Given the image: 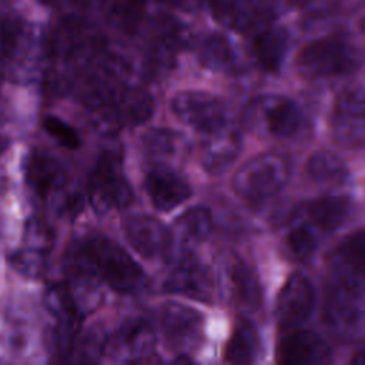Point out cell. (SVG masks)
Instances as JSON below:
<instances>
[{
  "instance_id": "4316f807",
  "label": "cell",
  "mask_w": 365,
  "mask_h": 365,
  "mask_svg": "<svg viewBox=\"0 0 365 365\" xmlns=\"http://www.w3.org/2000/svg\"><path fill=\"white\" fill-rule=\"evenodd\" d=\"M307 173L319 184L342 182L348 175L344 160L329 150H318L307 161Z\"/></svg>"
},
{
  "instance_id": "d4e9b609",
  "label": "cell",
  "mask_w": 365,
  "mask_h": 365,
  "mask_svg": "<svg viewBox=\"0 0 365 365\" xmlns=\"http://www.w3.org/2000/svg\"><path fill=\"white\" fill-rule=\"evenodd\" d=\"M258 334L254 325L241 318L237 321L231 336L225 345L224 356L231 364H250L258 354Z\"/></svg>"
},
{
  "instance_id": "ba28073f",
  "label": "cell",
  "mask_w": 365,
  "mask_h": 365,
  "mask_svg": "<svg viewBox=\"0 0 365 365\" xmlns=\"http://www.w3.org/2000/svg\"><path fill=\"white\" fill-rule=\"evenodd\" d=\"M247 124L259 134L288 138L302 125V111L292 100L282 96L254 98L245 111Z\"/></svg>"
},
{
  "instance_id": "836d02e7",
  "label": "cell",
  "mask_w": 365,
  "mask_h": 365,
  "mask_svg": "<svg viewBox=\"0 0 365 365\" xmlns=\"http://www.w3.org/2000/svg\"><path fill=\"white\" fill-rule=\"evenodd\" d=\"M354 364H359V365H365V351L358 352L354 358H352Z\"/></svg>"
},
{
  "instance_id": "52a82bcc",
  "label": "cell",
  "mask_w": 365,
  "mask_h": 365,
  "mask_svg": "<svg viewBox=\"0 0 365 365\" xmlns=\"http://www.w3.org/2000/svg\"><path fill=\"white\" fill-rule=\"evenodd\" d=\"M331 134L335 143L348 150L365 145V80L342 88L331 114Z\"/></svg>"
},
{
  "instance_id": "e575fe53",
  "label": "cell",
  "mask_w": 365,
  "mask_h": 365,
  "mask_svg": "<svg viewBox=\"0 0 365 365\" xmlns=\"http://www.w3.org/2000/svg\"><path fill=\"white\" fill-rule=\"evenodd\" d=\"M7 145H9L7 140H6L4 137H1V135H0V155L7 150Z\"/></svg>"
},
{
  "instance_id": "5bb4252c",
  "label": "cell",
  "mask_w": 365,
  "mask_h": 365,
  "mask_svg": "<svg viewBox=\"0 0 365 365\" xmlns=\"http://www.w3.org/2000/svg\"><path fill=\"white\" fill-rule=\"evenodd\" d=\"M160 321L164 339L174 351L194 348L201 339L204 318L191 307L178 302H167L161 308Z\"/></svg>"
},
{
  "instance_id": "3957f363",
  "label": "cell",
  "mask_w": 365,
  "mask_h": 365,
  "mask_svg": "<svg viewBox=\"0 0 365 365\" xmlns=\"http://www.w3.org/2000/svg\"><path fill=\"white\" fill-rule=\"evenodd\" d=\"M362 64L361 51L339 38H319L308 43L297 56L298 73L309 80L346 76Z\"/></svg>"
},
{
  "instance_id": "7a4b0ae2",
  "label": "cell",
  "mask_w": 365,
  "mask_h": 365,
  "mask_svg": "<svg viewBox=\"0 0 365 365\" xmlns=\"http://www.w3.org/2000/svg\"><path fill=\"white\" fill-rule=\"evenodd\" d=\"M291 164L281 153H262L245 161L234 174L232 188L247 201L259 202L281 191L289 180Z\"/></svg>"
},
{
  "instance_id": "f546056e",
  "label": "cell",
  "mask_w": 365,
  "mask_h": 365,
  "mask_svg": "<svg viewBox=\"0 0 365 365\" xmlns=\"http://www.w3.org/2000/svg\"><path fill=\"white\" fill-rule=\"evenodd\" d=\"M175 227L184 241H202L212 231V215L205 207H192L177 221Z\"/></svg>"
},
{
  "instance_id": "cb8c5ba5",
  "label": "cell",
  "mask_w": 365,
  "mask_h": 365,
  "mask_svg": "<svg viewBox=\"0 0 365 365\" xmlns=\"http://www.w3.org/2000/svg\"><path fill=\"white\" fill-rule=\"evenodd\" d=\"M349 212L351 202L345 197L327 195L308 204L307 220L322 231H332L346 221Z\"/></svg>"
},
{
  "instance_id": "4fadbf2b",
  "label": "cell",
  "mask_w": 365,
  "mask_h": 365,
  "mask_svg": "<svg viewBox=\"0 0 365 365\" xmlns=\"http://www.w3.org/2000/svg\"><path fill=\"white\" fill-rule=\"evenodd\" d=\"M315 307V291L309 279L301 272L291 274L278 292L275 318L278 324L291 329L301 325Z\"/></svg>"
},
{
  "instance_id": "44dd1931",
  "label": "cell",
  "mask_w": 365,
  "mask_h": 365,
  "mask_svg": "<svg viewBox=\"0 0 365 365\" xmlns=\"http://www.w3.org/2000/svg\"><path fill=\"white\" fill-rule=\"evenodd\" d=\"M288 50V36L282 29L264 27L252 40V54L257 63L267 71H277Z\"/></svg>"
},
{
  "instance_id": "d6a6232c",
  "label": "cell",
  "mask_w": 365,
  "mask_h": 365,
  "mask_svg": "<svg viewBox=\"0 0 365 365\" xmlns=\"http://www.w3.org/2000/svg\"><path fill=\"white\" fill-rule=\"evenodd\" d=\"M44 128L53 138H56L61 145L67 148L74 150L80 145V137L77 131L70 124L57 117H47L44 120Z\"/></svg>"
},
{
  "instance_id": "d6986e66",
  "label": "cell",
  "mask_w": 365,
  "mask_h": 365,
  "mask_svg": "<svg viewBox=\"0 0 365 365\" xmlns=\"http://www.w3.org/2000/svg\"><path fill=\"white\" fill-rule=\"evenodd\" d=\"M27 182L30 188L40 197L47 198L61 190L67 182V171L64 165L53 155L34 153L27 160Z\"/></svg>"
},
{
  "instance_id": "e0dca14e",
  "label": "cell",
  "mask_w": 365,
  "mask_h": 365,
  "mask_svg": "<svg viewBox=\"0 0 365 365\" xmlns=\"http://www.w3.org/2000/svg\"><path fill=\"white\" fill-rule=\"evenodd\" d=\"M241 150L240 131L228 124L202 134L200 144V158L208 173L217 174L227 170L238 157Z\"/></svg>"
},
{
  "instance_id": "7402d4cb",
  "label": "cell",
  "mask_w": 365,
  "mask_h": 365,
  "mask_svg": "<svg viewBox=\"0 0 365 365\" xmlns=\"http://www.w3.org/2000/svg\"><path fill=\"white\" fill-rule=\"evenodd\" d=\"M331 262L336 274L365 278V230L346 235L335 247Z\"/></svg>"
},
{
  "instance_id": "484cf974",
  "label": "cell",
  "mask_w": 365,
  "mask_h": 365,
  "mask_svg": "<svg viewBox=\"0 0 365 365\" xmlns=\"http://www.w3.org/2000/svg\"><path fill=\"white\" fill-rule=\"evenodd\" d=\"M143 151L155 161V165H168V161L182 153V138L170 128H150L144 133Z\"/></svg>"
},
{
  "instance_id": "83f0119b",
  "label": "cell",
  "mask_w": 365,
  "mask_h": 365,
  "mask_svg": "<svg viewBox=\"0 0 365 365\" xmlns=\"http://www.w3.org/2000/svg\"><path fill=\"white\" fill-rule=\"evenodd\" d=\"M198 58L204 67L212 71H228L235 63L234 50L221 34H210L200 43Z\"/></svg>"
},
{
  "instance_id": "8fae6325",
  "label": "cell",
  "mask_w": 365,
  "mask_h": 365,
  "mask_svg": "<svg viewBox=\"0 0 365 365\" xmlns=\"http://www.w3.org/2000/svg\"><path fill=\"white\" fill-rule=\"evenodd\" d=\"M123 232L133 250L145 259H160L173 247V232L158 218L133 214L123 221Z\"/></svg>"
},
{
  "instance_id": "f1b7e54d",
  "label": "cell",
  "mask_w": 365,
  "mask_h": 365,
  "mask_svg": "<svg viewBox=\"0 0 365 365\" xmlns=\"http://www.w3.org/2000/svg\"><path fill=\"white\" fill-rule=\"evenodd\" d=\"M24 33L17 20L0 17V76L19 58L23 50Z\"/></svg>"
},
{
  "instance_id": "30bf717a",
  "label": "cell",
  "mask_w": 365,
  "mask_h": 365,
  "mask_svg": "<svg viewBox=\"0 0 365 365\" xmlns=\"http://www.w3.org/2000/svg\"><path fill=\"white\" fill-rule=\"evenodd\" d=\"M214 17L235 31H252L267 27L281 3L278 0H208Z\"/></svg>"
},
{
  "instance_id": "8992f818",
  "label": "cell",
  "mask_w": 365,
  "mask_h": 365,
  "mask_svg": "<svg viewBox=\"0 0 365 365\" xmlns=\"http://www.w3.org/2000/svg\"><path fill=\"white\" fill-rule=\"evenodd\" d=\"M325 322L338 332H349L365 322L364 278L336 274L324 302Z\"/></svg>"
},
{
  "instance_id": "1f68e13d",
  "label": "cell",
  "mask_w": 365,
  "mask_h": 365,
  "mask_svg": "<svg viewBox=\"0 0 365 365\" xmlns=\"http://www.w3.org/2000/svg\"><path fill=\"white\" fill-rule=\"evenodd\" d=\"M145 0H108V11L124 30H133L144 14Z\"/></svg>"
},
{
  "instance_id": "ac0fdd59",
  "label": "cell",
  "mask_w": 365,
  "mask_h": 365,
  "mask_svg": "<svg viewBox=\"0 0 365 365\" xmlns=\"http://www.w3.org/2000/svg\"><path fill=\"white\" fill-rule=\"evenodd\" d=\"M277 361L281 364H324L331 358L328 344L314 331L295 329L279 339Z\"/></svg>"
},
{
  "instance_id": "2e32d148",
  "label": "cell",
  "mask_w": 365,
  "mask_h": 365,
  "mask_svg": "<svg viewBox=\"0 0 365 365\" xmlns=\"http://www.w3.org/2000/svg\"><path fill=\"white\" fill-rule=\"evenodd\" d=\"M144 190L151 204L160 211H171L185 202L192 190L170 165H154L144 178Z\"/></svg>"
},
{
  "instance_id": "5b68a950",
  "label": "cell",
  "mask_w": 365,
  "mask_h": 365,
  "mask_svg": "<svg viewBox=\"0 0 365 365\" xmlns=\"http://www.w3.org/2000/svg\"><path fill=\"white\" fill-rule=\"evenodd\" d=\"M88 201L98 214L125 208L133 201V190L117 153H103L88 177Z\"/></svg>"
},
{
  "instance_id": "277c9868",
  "label": "cell",
  "mask_w": 365,
  "mask_h": 365,
  "mask_svg": "<svg viewBox=\"0 0 365 365\" xmlns=\"http://www.w3.org/2000/svg\"><path fill=\"white\" fill-rule=\"evenodd\" d=\"M90 111L100 131L114 134L148 121L154 113V98L148 91L127 84Z\"/></svg>"
},
{
  "instance_id": "4dcf8cb0",
  "label": "cell",
  "mask_w": 365,
  "mask_h": 365,
  "mask_svg": "<svg viewBox=\"0 0 365 365\" xmlns=\"http://www.w3.org/2000/svg\"><path fill=\"white\" fill-rule=\"evenodd\" d=\"M317 237L315 232L305 222L294 224L287 235L285 245L294 258L305 259L308 258L317 248Z\"/></svg>"
},
{
  "instance_id": "7c38bea8",
  "label": "cell",
  "mask_w": 365,
  "mask_h": 365,
  "mask_svg": "<svg viewBox=\"0 0 365 365\" xmlns=\"http://www.w3.org/2000/svg\"><path fill=\"white\" fill-rule=\"evenodd\" d=\"M155 332L145 318L127 319L110 338L104 349L113 358L125 362H145L154 352Z\"/></svg>"
},
{
  "instance_id": "9c48e42d",
  "label": "cell",
  "mask_w": 365,
  "mask_h": 365,
  "mask_svg": "<svg viewBox=\"0 0 365 365\" xmlns=\"http://www.w3.org/2000/svg\"><path fill=\"white\" fill-rule=\"evenodd\" d=\"M171 111L185 125L200 134L210 133L227 123L225 106L205 91H181L171 100Z\"/></svg>"
},
{
  "instance_id": "6da1fadb",
  "label": "cell",
  "mask_w": 365,
  "mask_h": 365,
  "mask_svg": "<svg viewBox=\"0 0 365 365\" xmlns=\"http://www.w3.org/2000/svg\"><path fill=\"white\" fill-rule=\"evenodd\" d=\"M64 269L70 279L106 282L121 294L137 292L145 284L143 268L123 247L104 235L73 241L64 255Z\"/></svg>"
},
{
  "instance_id": "9a60e30c",
  "label": "cell",
  "mask_w": 365,
  "mask_h": 365,
  "mask_svg": "<svg viewBox=\"0 0 365 365\" xmlns=\"http://www.w3.org/2000/svg\"><path fill=\"white\" fill-rule=\"evenodd\" d=\"M163 288L168 294L184 295L200 302H210L214 284L208 268L194 257L187 255L170 271Z\"/></svg>"
},
{
  "instance_id": "ffe728a7",
  "label": "cell",
  "mask_w": 365,
  "mask_h": 365,
  "mask_svg": "<svg viewBox=\"0 0 365 365\" xmlns=\"http://www.w3.org/2000/svg\"><path fill=\"white\" fill-rule=\"evenodd\" d=\"M46 302L60 341L68 344L78 329L83 311L78 308L67 287H53L46 297Z\"/></svg>"
},
{
  "instance_id": "603a6c76",
  "label": "cell",
  "mask_w": 365,
  "mask_h": 365,
  "mask_svg": "<svg viewBox=\"0 0 365 365\" xmlns=\"http://www.w3.org/2000/svg\"><path fill=\"white\" fill-rule=\"evenodd\" d=\"M234 299L245 309L254 311L261 305V287L257 275L241 258H234L227 268Z\"/></svg>"
}]
</instances>
